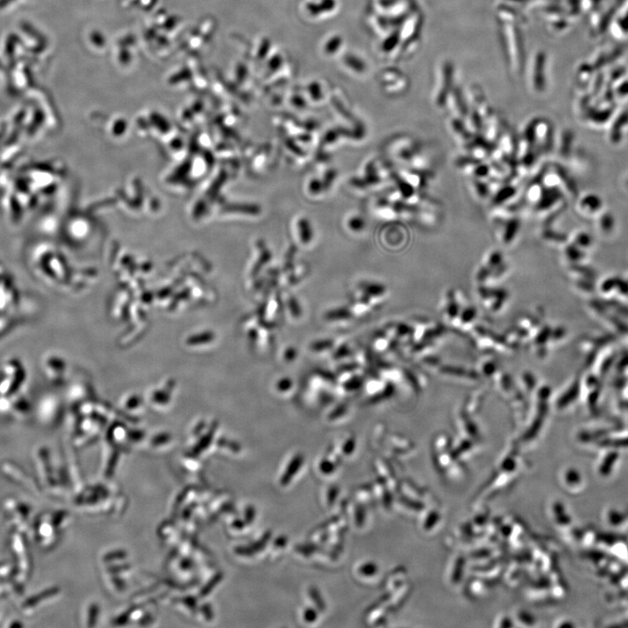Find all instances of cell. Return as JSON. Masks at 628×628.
<instances>
[{
    "label": "cell",
    "instance_id": "3",
    "mask_svg": "<svg viewBox=\"0 0 628 628\" xmlns=\"http://www.w3.org/2000/svg\"><path fill=\"white\" fill-rule=\"evenodd\" d=\"M377 570H378V568H377L375 564L372 563V562H368V563L364 564V565H362L360 567L358 572H360L361 574L369 577V576H373V575L375 574Z\"/></svg>",
    "mask_w": 628,
    "mask_h": 628
},
{
    "label": "cell",
    "instance_id": "4",
    "mask_svg": "<svg viewBox=\"0 0 628 628\" xmlns=\"http://www.w3.org/2000/svg\"><path fill=\"white\" fill-rule=\"evenodd\" d=\"M271 536H272V532L271 531L265 532L264 534V536L261 537V540L253 545L252 548V550L254 551H259L261 550H263L264 548V546L266 545L267 542L270 540Z\"/></svg>",
    "mask_w": 628,
    "mask_h": 628
},
{
    "label": "cell",
    "instance_id": "9",
    "mask_svg": "<svg viewBox=\"0 0 628 628\" xmlns=\"http://www.w3.org/2000/svg\"><path fill=\"white\" fill-rule=\"evenodd\" d=\"M256 511L254 507L249 506L246 509L245 520L247 524H251L255 519Z\"/></svg>",
    "mask_w": 628,
    "mask_h": 628
},
{
    "label": "cell",
    "instance_id": "7",
    "mask_svg": "<svg viewBox=\"0 0 628 628\" xmlns=\"http://www.w3.org/2000/svg\"><path fill=\"white\" fill-rule=\"evenodd\" d=\"M355 520L356 524H357L358 527H361V526L364 525L365 510L362 507L358 506L356 508Z\"/></svg>",
    "mask_w": 628,
    "mask_h": 628
},
{
    "label": "cell",
    "instance_id": "5",
    "mask_svg": "<svg viewBox=\"0 0 628 628\" xmlns=\"http://www.w3.org/2000/svg\"><path fill=\"white\" fill-rule=\"evenodd\" d=\"M335 465L332 462H330L329 460L324 459L321 461L320 464V469L323 474L329 475L332 473L335 470Z\"/></svg>",
    "mask_w": 628,
    "mask_h": 628
},
{
    "label": "cell",
    "instance_id": "8",
    "mask_svg": "<svg viewBox=\"0 0 628 628\" xmlns=\"http://www.w3.org/2000/svg\"><path fill=\"white\" fill-rule=\"evenodd\" d=\"M339 489L336 486H332L330 488L328 491V503L330 505L333 504V502L336 500V498L338 497Z\"/></svg>",
    "mask_w": 628,
    "mask_h": 628
},
{
    "label": "cell",
    "instance_id": "1",
    "mask_svg": "<svg viewBox=\"0 0 628 628\" xmlns=\"http://www.w3.org/2000/svg\"><path fill=\"white\" fill-rule=\"evenodd\" d=\"M303 461H304V458H303L301 455H298V456L294 457V459L291 460L290 464L288 465L287 469L285 470V473L283 475V477H282L281 480H280L282 485L286 486L290 483V480L293 479V477L296 475L300 467L302 466Z\"/></svg>",
    "mask_w": 628,
    "mask_h": 628
},
{
    "label": "cell",
    "instance_id": "10",
    "mask_svg": "<svg viewBox=\"0 0 628 628\" xmlns=\"http://www.w3.org/2000/svg\"><path fill=\"white\" fill-rule=\"evenodd\" d=\"M354 445H355L354 440H353V439H349V440L346 442L345 446H344V453L346 454V455H351V453H352L353 450H354Z\"/></svg>",
    "mask_w": 628,
    "mask_h": 628
},
{
    "label": "cell",
    "instance_id": "11",
    "mask_svg": "<svg viewBox=\"0 0 628 628\" xmlns=\"http://www.w3.org/2000/svg\"><path fill=\"white\" fill-rule=\"evenodd\" d=\"M287 544V537L285 536H279L277 540L274 541V545L278 548H283L285 547Z\"/></svg>",
    "mask_w": 628,
    "mask_h": 628
},
{
    "label": "cell",
    "instance_id": "6",
    "mask_svg": "<svg viewBox=\"0 0 628 628\" xmlns=\"http://www.w3.org/2000/svg\"><path fill=\"white\" fill-rule=\"evenodd\" d=\"M317 612L312 608H307L304 612V619L306 622H314L317 619Z\"/></svg>",
    "mask_w": 628,
    "mask_h": 628
},
{
    "label": "cell",
    "instance_id": "2",
    "mask_svg": "<svg viewBox=\"0 0 628 628\" xmlns=\"http://www.w3.org/2000/svg\"><path fill=\"white\" fill-rule=\"evenodd\" d=\"M309 594H310V597L312 599L313 603H315V604H316L318 609L320 611L325 610L326 604L324 603L322 597L320 596V592L315 587H311L309 589Z\"/></svg>",
    "mask_w": 628,
    "mask_h": 628
}]
</instances>
